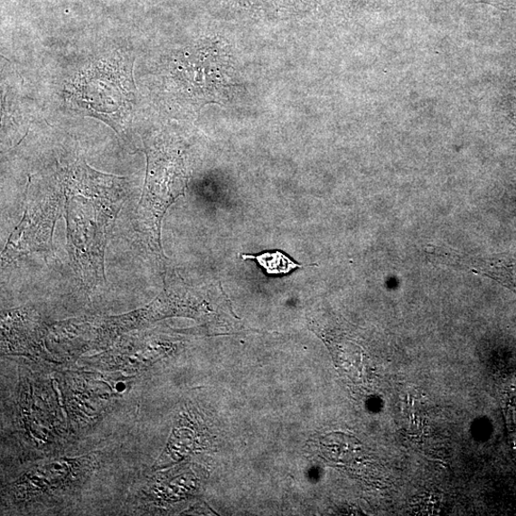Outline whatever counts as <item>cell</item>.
I'll list each match as a JSON object with an SVG mask.
<instances>
[{
	"instance_id": "1",
	"label": "cell",
	"mask_w": 516,
	"mask_h": 516,
	"mask_svg": "<svg viewBox=\"0 0 516 516\" xmlns=\"http://www.w3.org/2000/svg\"><path fill=\"white\" fill-rule=\"evenodd\" d=\"M71 254L88 282L105 279L108 231L122 206L125 179L94 171L82 160L60 174Z\"/></svg>"
},
{
	"instance_id": "2",
	"label": "cell",
	"mask_w": 516,
	"mask_h": 516,
	"mask_svg": "<svg viewBox=\"0 0 516 516\" xmlns=\"http://www.w3.org/2000/svg\"><path fill=\"white\" fill-rule=\"evenodd\" d=\"M175 91L198 109L225 104L237 85L227 49L220 42H203L182 49L170 62Z\"/></svg>"
},
{
	"instance_id": "3",
	"label": "cell",
	"mask_w": 516,
	"mask_h": 516,
	"mask_svg": "<svg viewBox=\"0 0 516 516\" xmlns=\"http://www.w3.org/2000/svg\"><path fill=\"white\" fill-rule=\"evenodd\" d=\"M130 66L118 57L91 64L72 83L71 102L121 131L135 103Z\"/></svg>"
},
{
	"instance_id": "4",
	"label": "cell",
	"mask_w": 516,
	"mask_h": 516,
	"mask_svg": "<svg viewBox=\"0 0 516 516\" xmlns=\"http://www.w3.org/2000/svg\"><path fill=\"white\" fill-rule=\"evenodd\" d=\"M147 170L145 184L137 209L142 231L147 235L149 246L162 254L160 228L163 215L172 200L171 184L179 173L175 162L163 145L145 142Z\"/></svg>"
},
{
	"instance_id": "5",
	"label": "cell",
	"mask_w": 516,
	"mask_h": 516,
	"mask_svg": "<svg viewBox=\"0 0 516 516\" xmlns=\"http://www.w3.org/2000/svg\"><path fill=\"white\" fill-rule=\"evenodd\" d=\"M60 203L61 196L58 192L43 198L38 205L26 208L22 223L11 235L4 258L12 260L52 246Z\"/></svg>"
},
{
	"instance_id": "6",
	"label": "cell",
	"mask_w": 516,
	"mask_h": 516,
	"mask_svg": "<svg viewBox=\"0 0 516 516\" xmlns=\"http://www.w3.org/2000/svg\"><path fill=\"white\" fill-rule=\"evenodd\" d=\"M243 260H254L267 276L282 277L291 272L304 268L305 265L299 264L285 253L278 251L263 252L258 255H242Z\"/></svg>"
},
{
	"instance_id": "7",
	"label": "cell",
	"mask_w": 516,
	"mask_h": 516,
	"mask_svg": "<svg viewBox=\"0 0 516 516\" xmlns=\"http://www.w3.org/2000/svg\"><path fill=\"white\" fill-rule=\"evenodd\" d=\"M325 456L330 460L347 463L353 460L360 452L359 441L343 434H332L322 439Z\"/></svg>"
},
{
	"instance_id": "8",
	"label": "cell",
	"mask_w": 516,
	"mask_h": 516,
	"mask_svg": "<svg viewBox=\"0 0 516 516\" xmlns=\"http://www.w3.org/2000/svg\"><path fill=\"white\" fill-rule=\"evenodd\" d=\"M241 2L248 5H261L265 4H276L277 2H280V0H241Z\"/></svg>"
}]
</instances>
